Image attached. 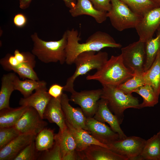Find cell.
<instances>
[{
	"mask_svg": "<svg viewBox=\"0 0 160 160\" xmlns=\"http://www.w3.org/2000/svg\"><path fill=\"white\" fill-rule=\"evenodd\" d=\"M135 75L124 64L121 54L112 56L104 65L93 74L86 77L88 80H96L103 86L117 87Z\"/></svg>",
	"mask_w": 160,
	"mask_h": 160,
	"instance_id": "obj_2",
	"label": "cell"
},
{
	"mask_svg": "<svg viewBox=\"0 0 160 160\" xmlns=\"http://www.w3.org/2000/svg\"><path fill=\"white\" fill-rule=\"evenodd\" d=\"M112 7L107 13L112 26L116 30L122 31L135 28L142 16L133 12L120 0H111Z\"/></svg>",
	"mask_w": 160,
	"mask_h": 160,
	"instance_id": "obj_6",
	"label": "cell"
},
{
	"mask_svg": "<svg viewBox=\"0 0 160 160\" xmlns=\"http://www.w3.org/2000/svg\"><path fill=\"white\" fill-rule=\"evenodd\" d=\"M61 98H51L45 109L43 119H47L51 123L56 124L59 127V130L62 132L67 126L61 105Z\"/></svg>",
	"mask_w": 160,
	"mask_h": 160,
	"instance_id": "obj_18",
	"label": "cell"
},
{
	"mask_svg": "<svg viewBox=\"0 0 160 160\" xmlns=\"http://www.w3.org/2000/svg\"><path fill=\"white\" fill-rule=\"evenodd\" d=\"M146 140L136 136L127 137L108 145L109 149L128 160H140V156Z\"/></svg>",
	"mask_w": 160,
	"mask_h": 160,
	"instance_id": "obj_8",
	"label": "cell"
},
{
	"mask_svg": "<svg viewBox=\"0 0 160 160\" xmlns=\"http://www.w3.org/2000/svg\"><path fill=\"white\" fill-rule=\"evenodd\" d=\"M80 152L82 160H128L109 148L97 145H91Z\"/></svg>",
	"mask_w": 160,
	"mask_h": 160,
	"instance_id": "obj_19",
	"label": "cell"
},
{
	"mask_svg": "<svg viewBox=\"0 0 160 160\" xmlns=\"http://www.w3.org/2000/svg\"><path fill=\"white\" fill-rule=\"evenodd\" d=\"M160 27V6L150 10L142 17L135 28L139 40L145 42L153 37Z\"/></svg>",
	"mask_w": 160,
	"mask_h": 160,
	"instance_id": "obj_11",
	"label": "cell"
},
{
	"mask_svg": "<svg viewBox=\"0 0 160 160\" xmlns=\"http://www.w3.org/2000/svg\"><path fill=\"white\" fill-rule=\"evenodd\" d=\"M86 124L90 134L102 144L108 145L120 139L119 134L110 127L93 117L87 118Z\"/></svg>",
	"mask_w": 160,
	"mask_h": 160,
	"instance_id": "obj_13",
	"label": "cell"
},
{
	"mask_svg": "<svg viewBox=\"0 0 160 160\" xmlns=\"http://www.w3.org/2000/svg\"><path fill=\"white\" fill-rule=\"evenodd\" d=\"M31 37L33 42L31 52L41 61L45 63L59 62L61 65L65 63L66 31L60 39L56 41L43 40L36 32L31 34Z\"/></svg>",
	"mask_w": 160,
	"mask_h": 160,
	"instance_id": "obj_3",
	"label": "cell"
},
{
	"mask_svg": "<svg viewBox=\"0 0 160 160\" xmlns=\"http://www.w3.org/2000/svg\"><path fill=\"white\" fill-rule=\"evenodd\" d=\"M134 13L143 16L151 9L158 7L150 0H120Z\"/></svg>",
	"mask_w": 160,
	"mask_h": 160,
	"instance_id": "obj_31",
	"label": "cell"
},
{
	"mask_svg": "<svg viewBox=\"0 0 160 160\" xmlns=\"http://www.w3.org/2000/svg\"><path fill=\"white\" fill-rule=\"evenodd\" d=\"M160 138V129L159 132L157 133Z\"/></svg>",
	"mask_w": 160,
	"mask_h": 160,
	"instance_id": "obj_43",
	"label": "cell"
},
{
	"mask_svg": "<svg viewBox=\"0 0 160 160\" xmlns=\"http://www.w3.org/2000/svg\"><path fill=\"white\" fill-rule=\"evenodd\" d=\"M97 9L108 12L111 8V0H89Z\"/></svg>",
	"mask_w": 160,
	"mask_h": 160,
	"instance_id": "obj_36",
	"label": "cell"
},
{
	"mask_svg": "<svg viewBox=\"0 0 160 160\" xmlns=\"http://www.w3.org/2000/svg\"><path fill=\"white\" fill-rule=\"evenodd\" d=\"M28 107L21 105L15 108L10 107L0 110V128L14 126Z\"/></svg>",
	"mask_w": 160,
	"mask_h": 160,
	"instance_id": "obj_24",
	"label": "cell"
},
{
	"mask_svg": "<svg viewBox=\"0 0 160 160\" xmlns=\"http://www.w3.org/2000/svg\"><path fill=\"white\" fill-rule=\"evenodd\" d=\"M36 150L35 141L26 146L14 160H34L37 158Z\"/></svg>",
	"mask_w": 160,
	"mask_h": 160,
	"instance_id": "obj_34",
	"label": "cell"
},
{
	"mask_svg": "<svg viewBox=\"0 0 160 160\" xmlns=\"http://www.w3.org/2000/svg\"><path fill=\"white\" fill-rule=\"evenodd\" d=\"M52 97L48 93L46 86L36 89L34 93L27 97L21 98L19 104L20 106L34 108L43 119L44 111Z\"/></svg>",
	"mask_w": 160,
	"mask_h": 160,
	"instance_id": "obj_17",
	"label": "cell"
},
{
	"mask_svg": "<svg viewBox=\"0 0 160 160\" xmlns=\"http://www.w3.org/2000/svg\"><path fill=\"white\" fill-rule=\"evenodd\" d=\"M157 6H160V0H150Z\"/></svg>",
	"mask_w": 160,
	"mask_h": 160,
	"instance_id": "obj_42",
	"label": "cell"
},
{
	"mask_svg": "<svg viewBox=\"0 0 160 160\" xmlns=\"http://www.w3.org/2000/svg\"><path fill=\"white\" fill-rule=\"evenodd\" d=\"M14 83L15 90L19 91L24 98L31 95L34 90L47 85V82L44 80L37 81L30 79L21 80L16 75Z\"/></svg>",
	"mask_w": 160,
	"mask_h": 160,
	"instance_id": "obj_26",
	"label": "cell"
},
{
	"mask_svg": "<svg viewBox=\"0 0 160 160\" xmlns=\"http://www.w3.org/2000/svg\"><path fill=\"white\" fill-rule=\"evenodd\" d=\"M143 76L145 84L151 86L159 97L160 94V52L157 54L149 68L144 72Z\"/></svg>",
	"mask_w": 160,
	"mask_h": 160,
	"instance_id": "obj_23",
	"label": "cell"
},
{
	"mask_svg": "<svg viewBox=\"0 0 160 160\" xmlns=\"http://www.w3.org/2000/svg\"><path fill=\"white\" fill-rule=\"evenodd\" d=\"M134 92L141 96L143 99V102L139 105V109L153 107L158 103L159 97L156 95L153 87L148 84H145Z\"/></svg>",
	"mask_w": 160,
	"mask_h": 160,
	"instance_id": "obj_30",
	"label": "cell"
},
{
	"mask_svg": "<svg viewBox=\"0 0 160 160\" xmlns=\"http://www.w3.org/2000/svg\"><path fill=\"white\" fill-rule=\"evenodd\" d=\"M66 6L70 9L74 7L76 3V0H63Z\"/></svg>",
	"mask_w": 160,
	"mask_h": 160,
	"instance_id": "obj_41",
	"label": "cell"
},
{
	"mask_svg": "<svg viewBox=\"0 0 160 160\" xmlns=\"http://www.w3.org/2000/svg\"><path fill=\"white\" fill-rule=\"evenodd\" d=\"M82 160L80 152L76 150L71 151L64 156L62 160Z\"/></svg>",
	"mask_w": 160,
	"mask_h": 160,
	"instance_id": "obj_39",
	"label": "cell"
},
{
	"mask_svg": "<svg viewBox=\"0 0 160 160\" xmlns=\"http://www.w3.org/2000/svg\"><path fill=\"white\" fill-rule=\"evenodd\" d=\"M36 135L31 133L20 134L0 149V160H14L26 146L35 141Z\"/></svg>",
	"mask_w": 160,
	"mask_h": 160,
	"instance_id": "obj_14",
	"label": "cell"
},
{
	"mask_svg": "<svg viewBox=\"0 0 160 160\" xmlns=\"http://www.w3.org/2000/svg\"><path fill=\"white\" fill-rule=\"evenodd\" d=\"M67 42L66 48L65 63L71 65L80 53L85 52H99L105 47L120 48L121 45L117 43L109 34L97 31L90 36L85 43H80L81 40L78 31L72 29L66 31Z\"/></svg>",
	"mask_w": 160,
	"mask_h": 160,
	"instance_id": "obj_1",
	"label": "cell"
},
{
	"mask_svg": "<svg viewBox=\"0 0 160 160\" xmlns=\"http://www.w3.org/2000/svg\"><path fill=\"white\" fill-rule=\"evenodd\" d=\"M44 151L40 160H62V155L60 146L55 141L52 147Z\"/></svg>",
	"mask_w": 160,
	"mask_h": 160,
	"instance_id": "obj_35",
	"label": "cell"
},
{
	"mask_svg": "<svg viewBox=\"0 0 160 160\" xmlns=\"http://www.w3.org/2000/svg\"><path fill=\"white\" fill-rule=\"evenodd\" d=\"M54 130L45 128L36 135L35 140L36 149L38 151H43L51 148L55 142Z\"/></svg>",
	"mask_w": 160,
	"mask_h": 160,
	"instance_id": "obj_29",
	"label": "cell"
},
{
	"mask_svg": "<svg viewBox=\"0 0 160 160\" xmlns=\"http://www.w3.org/2000/svg\"><path fill=\"white\" fill-rule=\"evenodd\" d=\"M43 119L36 109L29 107L14 127L20 134L31 133L36 135L47 124Z\"/></svg>",
	"mask_w": 160,
	"mask_h": 160,
	"instance_id": "obj_10",
	"label": "cell"
},
{
	"mask_svg": "<svg viewBox=\"0 0 160 160\" xmlns=\"http://www.w3.org/2000/svg\"><path fill=\"white\" fill-rule=\"evenodd\" d=\"M143 73L135 74L132 77L116 87L126 94H132L139 87L145 84Z\"/></svg>",
	"mask_w": 160,
	"mask_h": 160,
	"instance_id": "obj_32",
	"label": "cell"
},
{
	"mask_svg": "<svg viewBox=\"0 0 160 160\" xmlns=\"http://www.w3.org/2000/svg\"><path fill=\"white\" fill-rule=\"evenodd\" d=\"M70 100L79 105L87 118L93 117L97 109L98 103L102 94V89L75 91L71 93Z\"/></svg>",
	"mask_w": 160,
	"mask_h": 160,
	"instance_id": "obj_9",
	"label": "cell"
},
{
	"mask_svg": "<svg viewBox=\"0 0 160 160\" xmlns=\"http://www.w3.org/2000/svg\"><path fill=\"white\" fill-rule=\"evenodd\" d=\"M95 51L85 52L80 53L75 59L76 66L73 74L67 79L64 86V91L71 93L75 90L74 83L79 76L85 74L90 71L100 69L108 60V55L105 52L100 51L96 54Z\"/></svg>",
	"mask_w": 160,
	"mask_h": 160,
	"instance_id": "obj_4",
	"label": "cell"
},
{
	"mask_svg": "<svg viewBox=\"0 0 160 160\" xmlns=\"http://www.w3.org/2000/svg\"><path fill=\"white\" fill-rule=\"evenodd\" d=\"M65 122L75 140L76 151H83L92 145H99L109 148L107 145L97 140L87 131L82 129L75 128L66 121Z\"/></svg>",
	"mask_w": 160,
	"mask_h": 160,
	"instance_id": "obj_21",
	"label": "cell"
},
{
	"mask_svg": "<svg viewBox=\"0 0 160 160\" xmlns=\"http://www.w3.org/2000/svg\"><path fill=\"white\" fill-rule=\"evenodd\" d=\"M13 23L18 28L24 27L27 22V19L25 15L21 13L16 14L14 17Z\"/></svg>",
	"mask_w": 160,
	"mask_h": 160,
	"instance_id": "obj_38",
	"label": "cell"
},
{
	"mask_svg": "<svg viewBox=\"0 0 160 160\" xmlns=\"http://www.w3.org/2000/svg\"><path fill=\"white\" fill-rule=\"evenodd\" d=\"M160 160V138L157 133L146 140L140 160Z\"/></svg>",
	"mask_w": 160,
	"mask_h": 160,
	"instance_id": "obj_25",
	"label": "cell"
},
{
	"mask_svg": "<svg viewBox=\"0 0 160 160\" xmlns=\"http://www.w3.org/2000/svg\"><path fill=\"white\" fill-rule=\"evenodd\" d=\"M156 31V37H153L145 42L146 60L144 71L149 68L157 54L160 52V27Z\"/></svg>",
	"mask_w": 160,
	"mask_h": 160,
	"instance_id": "obj_27",
	"label": "cell"
},
{
	"mask_svg": "<svg viewBox=\"0 0 160 160\" xmlns=\"http://www.w3.org/2000/svg\"><path fill=\"white\" fill-rule=\"evenodd\" d=\"M36 63L21 61L17 60L14 55L7 54L3 62L5 71H13L23 79H30L39 81V78L34 70Z\"/></svg>",
	"mask_w": 160,
	"mask_h": 160,
	"instance_id": "obj_12",
	"label": "cell"
},
{
	"mask_svg": "<svg viewBox=\"0 0 160 160\" xmlns=\"http://www.w3.org/2000/svg\"><path fill=\"white\" fill-rule=\"evenodd\" d=\"M20 7L22 9H25L29 6L32 0H19Z\"/></svg>",
	"mask_w": 160,
	"mask_h": 160,
	"instance_id": "obj_40",
	"label": "cell"
},
{
	"mask_svg": "<svg viewBox=\"0 0 160 160\" xmlns=\"http://www.w3.org/2000/svg\"><path fill=\"white\" fill-rule=\"evenodd\" d=\"M101 98L108 102V107L117 118L120 124L124 117V112L129 108L139 109V100L132 94H126L116 87L103 86Z\"/></svg>",
	"mask_w": 160,
	"mask_h": 160,
	"instance_id": "obj_5",
	"label": "cell"
},
{
	"mask_svg": "<svg viewBox=\"0 0 160 160\" xmlns=\"http://www.w3.org/2000/svg\"><path fill=\"white\" fill-rule=\"evenodd\" d=\"M69 12L73 17L82 15L90 16L99 23H103L107 18V12L97 9L89 0H77L75 6L70 9Z\"/></svg>",
	"mask_w": 160,
	"mask_h": 160,
	"instance_id": "obj_20",
	"label": "cell"
},
{
	"mask_svg": "<svg viewBox=\"0 0 160 160\" xmlns=\"http://www.w3.org/2000/svg\"><path fill=\"white\" fill-rule=\"evenodd\" d=\"M16 75L14 73L4 74L1 78L0 90V110L10 107L9 100L15 90L14 79Z\"/></svg>",
	"mask_w": 160,
	"mask_h": 160,
	"instance_id": "obj_22",
	"label": "cell"
},
{
	"mask_svg": "<svg viewBox=\"0 0 160 160\" xmlns=\"http://www.w3.org/2000/svg\"><path fill=\"white\" fill-rule=\"evenodd\" d=\"M55 140L60 146L62 157L68 153L76 150V143L67 127L63 132L59 130L57 133L55 134Z\"/></svg>",
	"mask_w": 160,
	"mask_h": 160,
	"instance_id": "obj_28",
	"label": "cell"
},
{
	"mask_svg": "<svg viewBox=\"0 0 160 160\" xmlns=\"http://www.w3.org/2000/svg\"><path fill=\"white\" fill-rule=\"evenodd\" d=\"M121 50L125 65L135 74L143 73L146 60L145 42L139 40L122 48Z\"/></svg>",
	"mask_w": 160,
	"mask_h": 160,
	"instance_id": "obj_7",
	"label": "cell"
},
{
	"mask_svg": "<svg viewBox=\"0 0 160 160\" xmlns=\"http://www.w3.org/2000/svg\"><path fill=\"white\" fill-rule=\"evenodd\" d=\"M70 99L67 95L63 93L61 103L65 121L76 128L82 129L87 131L86 125L87 117L81 108H75L69 103Z\"/></svg>",
	"mask_w": 160,
	"mask_h": 160,
	"instance_id": "obj_15",
	"label": "cell"
},
{
	"mask_svg": "<svg viewBox=\"0 0 160 160\" xmlns=\"http://www.w3.org/2000/svg\"><path fill=\"white\" fill-rule=\"evenodd\" d=\"M20 134L14 126L0 128V149Z\"/></svg>",
	"mask_w": 160,
	"mask_h": 160,
	"instance_id": "obj_33",
	"label": "cell"
},
{
	"mask_svg": "<svg viewBox=\"0 0 160 160\" xmlns=\"http://www.w3.org/2000/svg\"><path fill=\"white\" fill-rule=\"evenodd\" d=\"M93 117L100 122L108 124L112 130L119 134L120 139L127 137L121 129L117 118L109 109L106 100L100 98L99 100Z\"/></svg>",
	"mask_w": 160,
	"mask_h": 160,
	"instance_id": "obj_16",
	"label": "cell"
},
{
	"mask_svg": "<svg viewBox=\"0 0 160 160\" xmlns=\"http://www.w3.org/2000/svg\"><path fill=\"white\" fill-rule=\"evenodd\" d=\"M64 86L57 84H54L49 87L48 92L52 97L57 98L61 97L64 91Z\"/></svg>",
	"mask_w": 160,
	"mask_h": 160,
	"instance_id": "obj_37",
	"label": "cell"
}]
</instances>
